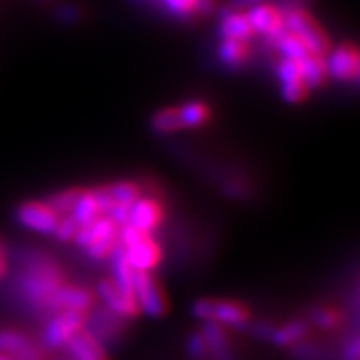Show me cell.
Returning <instances> with one entry per match:
<instances>
[{
  "label": "cell",
  "instance_id": "obj_1",
  "mask_svg": "<svg viewBox=\"0 0 360 360\" xmlns=\"http://www.w3.org/2000/svg\"><path fill=\"white\" fill-rule=\"evenodd\" d=\"M60 283V272L51 259L42 255H29L17 276L15 289L29 307L44 310L47 297Z\"/></svg>",
  "mask_w": 360,
  "mask_h": 360
},
{
  "label": "cell",
  "instance_id": "obj_2",
  "mask_svg": "<svg viewBox=\"0 0 360 360\" xmlns=\"http://www.w3.org/2000/svg\"><path fill=\"white\" fill-rule=\"evenodd\" d=\"M282 13L285 30L295 35L304 44V47L307 49L310 56L326 57L330 52V40H328L327 34L323 32L322 27L317 24V20L309 12H305L300 7H294Z\"/></svg>",
  "mask_w": 360,
  "mask_h": 360
},
{
  "label": "cell",
  "instance_id": "obj_3",
  "mask_svg": "<svg viewBox=\"0 0 360 360\" xmlns=\"http://www.w3.org/2000/svg\"><path fill=\"white\" fill-rule=\"evenodd\" d=\"M132 292L139 312L150 319H159L165 314L167 304L150 272H132Z\"/></svg>",
  "mask_w": 360,
  "mask_h": 360
},
{
  "label": "cell",
  "instance_id": "obj_4",
  "mask_svg": "<svg viewBox=\"0 0 360 360\" xmlns=\"http://www.w3.org/2000/svg\"><path fill=\"white\" fill-rule=\"evenodd\" d=\"M244 12L254 34L262 35L270 45L276 44L287 32L285 25H283L282 11L272 4H257V6L247 8Z\"/></svg>",
  "mask_w": 360,
  "mask_h": 360
},
{
  "label": "cell",
  "instance_id": "obj_5",
  "mask_svg": "<svg viewBox=\"0 0 360 360\" xmlns=\"http://www.w3.org/2000/svg\"><path fill=\"white\" fill-rule=\"evenodd\" d=\"M58 219L60 217L47 205V202H24L15 210L17 224L40 236H52Z\"/></svg>",
  "mask_w": 360,
  "mask_h": 360
},
{
  "label": "cell",
  "instance_id": "obj_6",
  "mask_svg": "<svg viewBox=\"0 0 360 360\" xmlns=\"http://www.w3.org/2000/svg\"><path fill=\"white\" fill-rule=\"evenodd\" d=\"M84 314L64 310L57 312L53 317L45 323L42 342L47 349H60L65 347V344L74 334H77L84 327Z\"/></svg>",
  "mask_w": 360,
  "mask_h": 360
},
{
  "label": "cell",
  "instance_id": "obj_7",
  "mask_svg": "<svg viewBox=\"0 0 360 360\" xmlns=\"http://www.w3.org/2000/svg\"><path fill=\"white\" fill-rule=\"evenodd\" d=\"M94 295L87 289L82 287H69L58 285L53 289L51 295L47 297L44 304L45 312H64V310H72V312L85 314L92 309Z\"/></svg>",
  "mask_w": 360,
  "mask_h": 360
},
{
  "label": "cell",
  "instance_id": "obj_8",
  "mask_svg": "<svg viewBox=\"0 0 360 360\" xmlns=\"http://www.w3.org/2000/svg\"><path fill=\"white\" fill-rule=\"evenodd\" d=\"M327 75L339 82H355L359 79V52L352 44L330 49L326 56Z\"/></svg>",
  "mask_w": 360,
  "mask_h": 360
},
{
  "label": "cell",
  "instance_id": "obj_9",
  "mask_svg": "<svg viewBox=\"0 0 360 360\" xmlns=\"http://www.w3.org/2000/svg\"><path fill=\"white\" fill-rule=\"evenodd\" d=\"M162 220V207L159 200L154 197L141 195L137 200L130 205L127 224L141 231L146 236H150L160 225Z\"/></svg>",
  "mask_w": 360,
  "mask_h": 360
},
{
  "label": "cell",
  "instance_id": "obj_10",
  "mask_svg": "<svg viewBox=\"0 0 360 360\" xmlns=\"http://www.w3.org/2000/svg\"><path fill=\"white\" fill-rule=\"evenodd\" d=\"M124 250L130 269L135 272H150L160 260V249L150 236H143L141 240Z\"/></svg>",
  "mask_w": 360,
  "mask_h": 360
},
{
  "label": "cell",
  "instance_id": "obj_11",
  "mask_svg": "<svg viewBox=\"0 0 360 360\" xmlns=\"http://www.w3.org/2000/svg\"><path fill=\"white\" fill-rule=\"evenodd\" d=\"M96 294L98 295V299L102 300L103 307H105L107 310H110L112 314L119 315L120 319L122 317L130 319V317H134V315H137V312H139L135 300L125 299V297L115 289L114 283H112L110 281H107V278L97 282Z\"/></svg>",
  "mask_w": 360,
  "mask_h": 360
},
{
  "label": "cell",
  "instance_id": "obj_12",
  "mask_svg": "<svg viewBox=\"0 0 360 360\" xmlns=\"http://www.w3.org/2000/svg\"><path fill=\"white\" fill-rule=\"evenodd\" d=\"M109 262H110V282L114 283L117 290L122 294L125 299L134 300V292H132V272L130 265L125 257L124 247L115 244L114 249L109 254Z\"/></svg>",
  "mask_w": 360,
  "mask_h": 360
},
{
  "label": "cell",
  "instance_id": "obj_13",
  "mask_svg": "<svg viewBox=\"0 0 360 360\" xmlns=\"http://www.w3.org/2000/svg\"><path fill=\"white\" fill-rule=\"evenodd\" d=\"M209 322L219 323L220 327L245 328L249 326V314L240 304L232 302V300L212 299Z\"/></svg>",
  "mask_w": 360,
  "mask_h": 360
},
{
  "label": "cell",
  "instance_id": "obj_14",
  "mask_svg": "<svg viewBox=\"0 0 360 360\" xmlns=\"http://www.w3.org/2000/svg\"><path fill=\"white\" fill-rule=\"evenodd\" d=\"M220 37L222 39H233V40H242V42H250L255 37L254 30L247 20V15L244 11H233L225 12L220 19L219 27Z\"/></svg>",
  "mask_w": 360,
  "mask_h": 360
},
{
  "label": "cell",
  "instance_id": "obj_15",
  "mask_svg": "<svg viewBox=\"0 0 360 360\" xmlns=\"http://www.w3.org/2000/svg\"><path fill=\"white\" fill-rule=\"evenodd\" d=\"M65 347L72 360H107L103 349L84 328L70 337Z\"/></svg>",
  "mask_w": 360,
  "mask_h": 360
},
{
  "label": "cell",
  "instance_id": "obj_16",
  "mask_svg": "<svg viewBox=\"0 0 360 360\" xmlns=\"http://www.w3.org/2000/svg\"><path fill=\"white\" fill-rule=\"evenodd\" d=\"M179 117L182 129H200L210 122L212 110L204 101H188L179 107Z\"/></svg>",
  "mask_w": 360,
  "mask_h": 360
},
{
  "label": "cell",
  "instance_id": "obj_17",
  "mask_svg": "<svg viewBox=\"0 0 360 360\" xmlns=\"http://www.w3.org/2000/svg\"><path fill=\"white\" fill-rule=\"evenodd\" d=\"M200 334L204 335L207 350L214 355L215 360H233L231 349H229L227 337H225L224 328L219 323L204 322Z\"/></svg>",
  "mask_w": 360,
  "mask_h": 360
},
{
  "label": "cell",
  "instance_id": "obj_18",
  "mask_svg": "<svg viewBox=\"0 0 360 360\" xmlns=\"http://www.w3.org/2000/svg\"><path fill=\"white\" fill-rule=\"evenodd\" d=\"M217 56L222 60V64L229 67L244 65L250 57V42L222 39V42L217 47Z\"/></svg>",
  "mask_w": 360,
  "mask_h": 360
},
{
  "label": "cell",
  "instance_id": "obj_19",
  "mask_svg": "<svg viewBox=\"0 0 360 360\" xmlns=\"http://www.w3.org/2000/svg\"><path fill=\"white\" fill-rule=\"evenodd\" d=\"M307 322L297 319V321H292L289 323H285V326L274 328L269 340L272 342L274 345H277V347H289V345L299 344V342L307 335Z\"/></svg>",
  "mask_w": 360,
  "mask_h": 360
},
{
  "label": "cell",
  "instance_id": "obj_20",
  "mask_svg": "<svg viewBox=\"0 0 360 360\" xmlns=\"http://www.w3.org/2000/svg\"><path fill=\"white\" fill-rule=\"evenodd\" d=\"M70 217L77 222L79 227L89 225L90 222H94L97 217H101L96 200H94L92 192L82 191V188H80L77 199H75L74 205H72Z\"/></svg>",
  "mask_w": 360,
  "mask_h": 360
},
{
  "label": "cell",
  "instance_id": "obj_21",
  "mask_svg": "<svg viewBox=\"0 0 360 360\" xmlns=\"http://www.w3.org/2000/svg\"><path fill=\"white\" fill-rule=\"evenodd\" d=\"M300 70H302V77L305 84L309 85V89H317L326 82L327 75V65H326V57H317V56H309L304 60H299Z\"/></svg>",
  "mask_w": 360,
  "mask_h": 360
},
{
  "label": "cell",
  "instance_id": "obj_22",
  "mask_svg": "<svg viewBox=\"0 0 360 360\" xmlns=\"http://www.w3.org/2000/svg\"><path fill=\"white\" fill-rule=\"evenodd\" d=\"M150 127L157 134H175L182 130L179 117V107H164L152 115Z\"/></svg>",
  "mask_w": 360,
  "mask_h": 360
},
{
  "label": "cell",
  "instance_id": "obj_23",
  "mask_svg": "<svg viewBox=\"0 0 360 360\" xmlns=\"http://www.w3.org/2000/svg\"><path fill=\"white\" fill-rule=\"evenodd\" d=\"M272 47L281 53L282 58H289V60H294V62L304 60L305 57L310 56L307 49L304 47V44L300 42L295 35H292L289 32L283 34L282 37L272 45Z\"/></svg>",
  "mask_w": 360,
  "mask_h": 360
},
{
  "label": "cell",
  "instance_id": "obj_24",
  "mask_svg": "<svg viewBox=\"0 0 360 360\" xmlns=\"http://www.w3.org/2000/svg\"><path fill=\"white\" fill-rule=\"evenodd\" d=\"M105 188L115 204L132 205L142 195L141 187L135 182H130V180H119V182L105 186Z\"/></svg>",
  "mask_w": 360,
  "mask_h": 360
},
{
  "label": "cell",
  "instance_id": "obj_25",
  "mask_svg": "<svg viewBox=\"0 0 360 360\" xmlns=\"http://www.w3.org/2000/svg\"><path fill=\"white\" fill-rule=\"evenodd\" d=\"M32 345L29 337L17 330H0V354L13 357Z\"/></svg>",
  "mask_w": 360,
  "mask_h": 360
},
{
  "label": "cell",
  "instance_id": "obj_26",
  "mask_svg": "<svg viewBox=\"0 0 360 360\" xmlns=\"http://www.w3.org/2000/svg\"><path fill=\"white\" fill-rule=\"evenodd\" d=\"M80 188H69V191H62L52 195L51 199L47 200V205L56 212L58 217H64V215H69L72 210V205H74L75 199H77Z\"/></svg>",
  "mask_w": 360,
  "mask_h": 360
},
{
  "label": "cell",
  "instance_id": "obj_27",
  "mask_svg": "<svg viewBox=\"0 0 360 360\" xmlns=\"http://www.w3.org/2000/svg\"><path fill=\"white\" fill-rule=\"evenodd\" d=\"M276 74H277V80L281 82V85L292 84V82H305L299 62L289 60V58H281V60L277 62Z\"/></svg>",
  "mask_w": 360,
  "mask_h": 360
},
{
  "label": "cell",
  "instance_id": "obj_28",
  "mask_svg": "<svg viewBox=\"0 0 360 360\" xmlns=\"http://www.w3.org/2000/svg\"><path fill=\"white\" fill-rule=\"evenodd\" d=\"M159 2L177 19H191L197 13V0H159Z\"/></svg>",
  "mask_w": 360,
  "mask_h": 360
},
{
  "label": "cell",
  "instance_id": "obj_29",
  "mask_svg": "<svg viewBox=\"0 0 360 360\" xmlns=\"http://www.w3.org/2000/svg\"><path fill=\"white\" fill-rule=\"evenodd\" d=\"M117 244V236L115 237H105L101 238V240L92 242L89 247H85V255L92 260H105L109 257V254L112 252Z\"/></svg>",
  "mask_w": 360,
  "mask_h": 360
},
{
  "label": "cell",
  "instance_id": "obj_30",
  "mask_svg": "<svg viewBox=\"0 0 360 360\" xmlns=\"http://www.w3.org/2000/svg\"><path fill=\"white\" fill-rule=\"evenodd\" d=\"M309 85L305 82H292L281 85V96L287 103H300L309 96Z\"/></svg>",
  "mask_w": 360,
  "mask_h": 360
},
{
  "label": "cell",
  "instance_id": "obj_31",
  "mask_svg": "<svg viewBox=\"0 0 360 360\" xmlns=\"http://www.w3.org/2000/svg\"><path fill=\"white\" fill-rule=\"evenodd\" d=\"M79 229L80 227L77 225V222H75L70 215H64V217L58 219V224L52 236L56 237L58 242H70L74 240L75 233L79 232Z\"/></svg>",
  "mask_w": 360,
  "mask_h": 360
},
{
  "label": "cell",
  "instance_id": "obj_32",
  "mask_svg": "<svg viewBox=\"0 0 360 360\" xmlns=\"http://www.w3.org/2000/svg\"><path fill=\"white\" fill-rule=\"evenodd\" d=\"M186 350H187V355L191 360H204L205 355L209 354V350H207V344L204 340V335H202L200 332H193V334L188 335Z\"/></svg>",
  "mask_w": 360,
  "mask_h": 360
},
{
  "label": "cell",
  "instance_id": "obj_33",
  "mask_svg": "<svg viewBox=\"0 0 360 360\" xmlns=\"http://www.w3.org/2000/svg\"><path fill=\"white\" fill-rule=\"evenodd\" d=\"M90 192H92L94 200H96V204H97L98 214H101V215L109 214L110 207L114 205V200H112V197L109 195V192H107V188L105 187H97V188H92Z\"/></svg>",
  "mask_w": 360,
  "mask_h": 360
},
{
  "label": "cell",
  "instance_id": "obj_34",
  "mask_svg": "<svg viewBox=\"0 0 360 360\" xmlns=\"http://www.w3.org/2000/svg\"><path fill=\"white\" fill-rule=\"evenodd\" d=\"M310 321H312L315 326L321 327V328H332L335 326L337 319H335V315L330 312V310L319 309V310H314V312L310 314Z\"/></svg>",
  "mask_w": 360,
  "mask_h": 360
},
{
  "label": "cell",
  "instance_id": "obj_35",
  "mask_svg": "<svg viewBox=\"0 0 360 360\" xmlns=\"http://www.w3.org/2000/svg\"><path fill=\"white\" fill-rule=\"evenodd\" d=\"M250 330H252V334L257 337V339L269 340L270 335H272L274 327L269 326V323H265V322H255V323H252Z\"/></svg>",
  "mask_w": 360,
  "mask_h": 360
},
{
  "label": "cell",
  "instance_id": "obj_36",
  "mask_svg": "<svg viewBox=\"0 0 360 360\" xmlns=\"http://www.w3.org/2000/svg\"><path fill=\"white\" fill-rule=\"evenodd\" d=\"M359 355H360V342L357 337H354L352 340L345 344L344 360H359Z\"/></svg>",
  "mask_w": 360,
  "mask_h": 360
},
{
  "label": "cell",
  "instance_id": "obj_37",
  "mask_svg": "<svg viewBox=\"0 0 360 360\" xmlns=\"http://www.w3.org/2000/svg\"><path fill=\"white\" fill-rule=\"evenodd\" d=\"M13 360H42V352H40L39 347H35L32 344L30 347H27L25 350H22L17 355H13Z\"/></svg>",
  "mask_w": 360,
  "mask_h": 360
},
{
  "label": "cell",
  "instance_id": "obj_38",
  "mask_svg": "<svg viewBox=\"0 0 360 360\" xmlns=\"http://www.w3.org/2000/svg\"><path fill=\"white\" fill-rule=\"evenodd\" d=\"M295 355L302 360H315L319 357V352L315 350L312 345H297L295 347Z\"/></svg>",
  "mask_w": 360,
  "mask_h": 360
},
{
  "label": "cell",
  "instance_id": "obj_39",
  "mask_svg": "<svg viewBox=\"0 0 360 360\" xmlns=\"http://www.w3.org/2000/svg\"><path fill=\"white\" fill-rule=\"evenodd\" d=\"M262 2H265V0H236V2H233V4H236L237 11L240 7H245V11H247V8L257 6V4H262Z\"/></svg>",
  "mask_w": 360,
  "mask_h": 360
},
{
  "label": "cell",
  "instance_id": "obj_40",
  "mask_svg": "<svg viewBox=\"0 0 360 360\" xmlns=\"http://www.w3.org/2000/svg\"><path fill=\"white\" fill-rule=\"evenodd\" d=\"M6 270H7V255L2 244H0V278L6 276Z\"/></svg>",
  "mask_w": 360,
  "mask_h": 360
},
{
  "label": "cell",
  "instance_id": "obj_41",
  "mask_svg": "<svg viewBox=\"0 0 360 360\" xmlns=\"http://www.w3.org/2000/svg\"><path fill=\"white\" fill-rule=\"evenodd\" d=\"M135 2H154V0H135Z\"/></svg>",
  "mask_w": 360,
  "mask_h": 360
}]
</instances>
